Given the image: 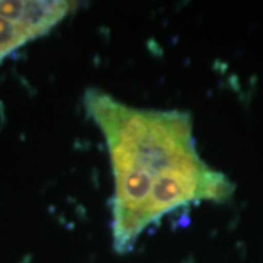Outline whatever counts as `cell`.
<instances>
[{"instance_id": "cell-2", "label": "cell", "mask_w": 263, "mask_h": 263, "mask_svg": "<svg viewBox=\"0 0 263 263\" xmlns=\"http://www.w3.org/2000/svg\"><path fill=\"white\" fill-rule=\"evenodd\" d=\"M78 9L76 2H0V63L29 41L46 35Z\"/></svg>"}, {"instance_id": "cell-1", "label": "cell", "mask_w": 263, "mask_h": 263, "mask_svg": "<svg viewBox=\"0 0 263 263\" xmlns=\"http://www.w3.org/2000/svg\"><path fill=\"white\" fill-rule=\"evenodd\" d=\"M84 105L111 160L116 253H130L143 231L180 208L233 195V183L200 158L187 111L132 107L98 88L85 91Z\"/></svg>"}]
</instances>
